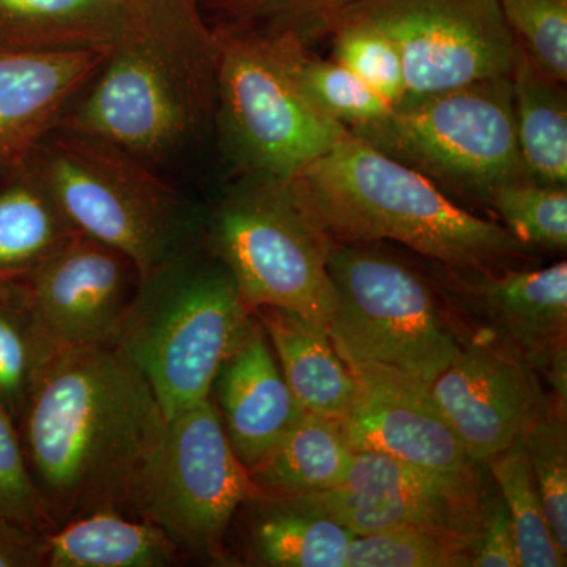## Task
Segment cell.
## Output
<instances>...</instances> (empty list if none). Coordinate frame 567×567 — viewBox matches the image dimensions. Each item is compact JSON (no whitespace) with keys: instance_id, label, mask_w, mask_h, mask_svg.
I'll use <instances>...</instances> for the list:
<instances>
[{"instance_id":"cell-29","label":"cell","mask_w":567,"mask_h":567,"mask_svg":"<svg viewBox=\"0 0 567 567\" xmlns=\"http://www.w3.org/2000/svg\"><path fill=\"white\" fill-rule=\"evenodd\" d=\"M491 207L524 246L565 251L567 246V188L518 178L494 194Z\"/></svg>"},{"instance_id":"cell-34","label":"cell","mask_w":567,"mask_h":567,"mask_svg":"<svg viewBox=\"0 0 567 567\" xmlns=\"http://www.w3.org/2000/svg\"><path fill=\"white\" fill-rule=\"evenodd\" d=\"M0 518L48 527L13 421L0 410Z\"/></svg>"},{"instance_id":"cell-6","label":"cell","mask_w":567,"mask_h":567,"mask_svg":"<svg viewBox=\"0 0 567 567\" xmlns=\"http://www.w3.org/2000/svg\"><path fill=\"white\" fill-rule=\"evenodd\" d=\"M215 39L216 121L246 173L290 181L349 134L301 89L286 32L230 29Z\"/></svg>"},{"instance_id":"cell-24","label":"cell","mask_w":567,"mask_h":567,"mask_svg":"<svg viewBox=\"0 0 567 567\" xmlns=\"http://www.w3.org/2000/svg\"><path fill=\"white\" fill-rule=\"evenodd\" d=\"M353 458L342 420L306 412L249 475L267 494L312 495L341 487Z\"/></svg>"},{"instance_id":"cell-15","label":"cell","mask_w":567,"mask_h":567,"mask_svg":"<svg viewBox=\"0 0 567 567\" xmlns=\"http://www.w3.org/2000/svg\"><path fill=\"white\" fill-rule=\"evenodd\" d=\"M354 394L342 424L354 453L385 454L445 475L481 477L429 383L380 368L353 369Z\"/></svg>"},{"instance_id":"cell-27","label":"cell","mask_w":567,"mask_h":567,"mask_svg":"<svg viewBox=\"0 0 567 567\" xmlns=\"http://www.w3.org/2000/svg\"><path fill=\"white\" fill-rule=\"evenodd\" d=\"M286 33L295 76L306 95L324 114L347 130H353L380 121L393 111V106L353 71L336 61L311 58L305 50L303 40Z\"/></svg>"},{"instance_id":"cell-25","label":"cell","mask_w":567,"mask_h":567,"mask_svg":"<svg viewBox=\"0 0 567 567\" xmlns=\"http://www.w3.org/2000/svg\"><path fill=\"white\" fill-rule=\"evenodd\" d=\"M518 152L529 181L567 186V100L563 82L517 47L509 74Z\"/></svg>"},{"instance_id":"cell-36","label":"cell","mask_w":567,"mask_h":567,"mask_svg":"<svg viewBox=\"0 0 567 567\" xmlns=\"http://www.w3.org/2000/svg\"><path fill=\"white\" fill-rule=\"evenodd\" d=\"M472 566H518L516 537H514L509 513L498 488L487 491L486 484L481 492L480 532H477Z\"/></svg>"},{"instance_id":"cell-30","label":"cell","mask_w":567,"mask_h":567,"mask_svg":"<svg viewBox=\"0 0 567 567\" xmlns=\"http://www.w3.org/2000/svg\"><path fill=\"white\" fill-rule=\"evenodd\" d=\"M525 453L555 540L567 554L566 404L550 401L524 435Z\"/></svg>"},{"instance_id":"cell-1","label":"cell","mask_w":567,"mask_h":567,"mask_svg":"<svg viewBox=\"0 0 567 567\" xmlns=\"http://www.w3.org/2000/svg\"><path fill=\"white\" fill-rule=\"evenodd\" d=\"M166 425L151 382L118 346L37 364L17 432L48 527L99 511L141 520Z\"/></svg>"},{"instance_id":"cell-17","label":"cell","mask_w":567,"mask_h":567,"mask_svg":"<svg viewBox=\"0 0 567 567\" xmlns=\"http://www.w3.org/2000/svg\"><path fill=\"white\" fill-rule=\"evenodd\" d=\"M110 48L0 50V166L25 158L61 123Z\"/></svg>"},{"instance_id":"cell-4","label":"cell","mask_w":567,"mask_h":567,"mask_svg":"<svg viewBox=\"0 0 567 567\" xmlns=\"http://www.w3.org/2000/svg\"><path fill=\"white\" fill-rule=\"evenodd\" d=\"M252 311L218 257L194 246L140 284L117 346L144 372L167 420L204 399Z\"/></svg>"},{"instance_id":"cell-14","label":"cell","mask_w":567,"mask_h":567,"mask_svg":"<svg viewBox=\"0 0 567 567\" xmlns=\"http://www.w3.org/2000/svg\"><path fill=\"white\" fill-rule=\"evenodd\" d=\"M429 386L477 465L488 464L527 434L548 404L535 369L494 330L462 346Z\"/></svg>"},{"instance_id":"cell-12","label":"cell","mask_w":567,"mask_h":567,"mask_svg":"<svg viewBox=\"0 0 567 567\" xmlns=\"http://www.w3.org/2000/svg\"><path fill=\"white\" fill-rule=\"evenodd\" d=\"M140 284L128 257L74 235L10 293L28 320L37 364L66 350L117 346Z\"/></svg>"},{"instance_id":"cell-19","label":"cell","mask_w":567,"mask_h":567,"mask_svg":"<svg viewBox=\"0 0 567 567\" xmlns=\"http://www.w3.org/2000/svg\"><path fill=\"white\" fill-rule=\"evenodd\" d=\"M76 234L29 155L0 166V297L17 290Z\"/></svg>"},{"instance_id":"cell-23","label":"cell","mask_w":567,"mask_h":567,"mask_svg":"<svg viewBox=\"0 0 567 567\" xmlns=\"http://www.w3.org/2000/svg\"><path fill=\"white\" fill-rule=\"evenodd\" d=\"M128 0H0V50L110 48Z\"/></svg>"},{"instance_id":"cell-10","label":"cell","mask_w":567,"mask_h":567,"mask_svg":"<svg viewBox=\"0 0 567 567\" xmlns=\"http://www.w3.org/2000/svg\"><path fill=\"white\" fill-rule=\"evenodd\" d=\"M264 491L234 453L212 398L169 417L141 506L186 561H226L235 514Z\"/></svg>"},{"instance_id":"cell-20","label":"cell","mask_w":567,"mask_h":567,"mask_svg":"<svg viewBox=\"0 0 567 567\" xmlns=\"http://www.w3.org/2000/svg\"><path fill=\"white\" fill-rule=\"evenodd\" d=\"M251 511L248 551L254 565L349 567L354 535L301 495L265 494Z\"/></svg>"},{"instance_id":"cell-35","label":"cell","mask_w":567,"mask_h":567,"mask_svg":"<svg viewBox=\"0 0 567 567\" xmlns=\"http://www.w3.org/2000/svg\"><path fill=\"white\" fill-rule=\"evenodd\" d=\"M358 0H233L238 13L264 22L265 29L289 32L305 40L311 33L331 29Z\"/></svg>"},{"instance_id":"cell-18","label":"cell","mask_w":567,"mask_h":567,"mask_svg":"<svg viewBox=\"0 0 567 567\" xmlns=\"http://www.w3.org/2000/svg\"><path fill=\"white\" fill-rule=\"evenodd\" d=\"M484 312L532 368L544 371L558 350L566 347L567 264L539 270L507 271L476 282Z\"/></svg>"},{"instance_id":"cell-8","label":"cell","mask_w":567,"mask_h":567,"mask_svg":"<svg viewBox=\"0 0 567 567\" xmlns=\"http://www.w3.org/2000/svg\"><path fill=\"white\" fill-rule=\"evenodd\" d=\"M333 244L286 183L264 175L248 174L230 188L208 223V249L251 311L282 309L324 328L336 308L328 274Z\"/></svg>"},{"instance_id":"cell-5","label":"cell","mask_w":567,"mask_h":567,"mask_svg":"<svg viewBox=\"0 0 567 567\" xmlns=\"http://www.w3.org/2000/svg\"><path fill=\"white\" fill-rule=\"evenodd\" d=\"M29 159L71 226L128 257L141 282L194 246L181 194L117 145L58 125Z\"/></svg>"},{"instance_id":"cell-16","label":"cell","mask_w":567,"mask_h":567,"mask_svg":"<svg viewBox=\"0 0 567 567\" xmlns=\"http://www.w3.org/2000/svg\"><path fill=\"white\" fill-rule=\"evenodd\" d=\"M234 453L246 470L260 464L306 415L287 385L262 323H251L216 375L212 393ZM212 395V394H210Z\"/></svg>"},{"instance_id":"cell-32","label":"cell","mask_w":567,"mask_h":567,"mask_svg":"<svg viewBox=\"0 0 567 567\" xmlns=\"http://www.w3.org/2000/svg\"><path fill=\"white\" fill-rule=\"evenodd\" d=\"M517 47L537 69L567 80V0H498Z\"/></svg>"},{"instance_id":"cell-26","label":"cell","mask_w":567,"mask_h":567,"mask_svg":"<svg viewBox=\"0 0 567 567\" xmlns=\"http://www.w3.org/2000/svg\"><path fill=\"white\" fill-rule=\"evenodd\" d=\"M487 465L491 466L496 488L513 522L518 566H566L567 554L555 540L535 477L529 470L524 436L492 458Z\"/></svg>"},{"instance_id":"cell-28","label":"cell","mask_w":567,"mask_h":567,"mask_svg":"<svg viewBox=\"0 0 567 567\" xmlns=\"http://www.w3.org/2000/svg\"><path fill=\"white\" fill-rule=\"evenodd\" d=\"M475 543L442 529L399 527L354 536L349 567H468Z\"/></svg>"},{"instance_id":"cell-3","label":"cell","mask_w":567,"mask_h":567,"mask_svg":"<svg viewBox=\"0 0 567 567\" xmlns=\"http://www.w3.org/2000/svg\"><path fill=\"white\" fill-rule=\"evenodd\" d=\"M284 183L334 244L391 240L453 268H484L525 252L505 226L466 212L423 174L350 132Z\"/></svg>"},{"instance_id":"cell-2","label":"cell","mask_w":567,"mask_h":567,"mask_svg":"<svg viewBox=\"0 0 567 567\" xmlns=\"http://www.w3.org/2000/svg\"><path fill=\"white\" fill-rule=\"evenodd\" d=\"M216 112L215 32L197 0H128L102 69L59 125L156 169L199 140Z\"/></svg>"},{"instance_id":"cell-33","label":"cell","mask_w":567,"mask_h":567,"mask_svg":"<svg viewBox=\"0 0 567 567\" xmlns=\"http://www.w3.org/2000/svg\"><path fill=\"white\" fill-rule=\"evenodd\" d=\"M35 350L24 312L11 295L0 298V410L17 427L28 401Z\"/></svg>"},{"instance_id":"cell-22","label":"cell","mask_w":567,"mask_h":567,"mask_svg":"<svg viewBox=\"0 0 567 567\" xmlns=\"http://www.w3.org/2000/svg\"><path fill=\"white\" fill-rule=\"evenodd\" d=\"M44 567H171L186 561L162 528L99 511L47 529Z\"/></svg>"},{"instance_id":"cell-7","label":"cell","mask_w":567,"mask_h":567,"mask_svg":"<svg viewBox=\"0 0 567 567\" xmlns=\"http://www.w3.org/2000/svg\"><path fill=\"white\" fill-rule=\"evenodd\" d=\"M349 132L466 199L491 204L506 183L527 177L509 76L409 100Z\"/></svg>"},{"instance_id":"cell-37","label":"cell","mask_w":567,"mask_h":567,"mask_svg":"<svg viewBox=\"0 0 567 567\" xmlns=\"http://www.w3.org/2000/svg\"><path fill=\"white\" fill-rule=\"evenodd\" d=\"M47 529L0 518V567H44Z\"/></svg>"},{"instance_id":"cell-38","label":"cell","mask_w":567,"mask_h":567,"mask_svg":"<svg viewBox=\"0 0 567 567\" xmlns=\"http://www.w3.org/2000/svg\"><path fill=\"white\" fill-rule=\"evenodd\" d=\"M197 2H199V0H197Z\"/></svg>"},{"instance_id":"cell-13","label":"cell","mask_w":567,"mask_h":567,"mask_svg":"<svg viewBox=\"0 0 567 567\" xmlns=\"http://www.w3.org/2000/svg\"><path fill=\"white\" fill-rule=\"evenodd\" d=\"M483 486V476L445 475L385 454L358 451L341 487L301 496L354 536L425 527L476 544Z\"/></svg>"},{"instance_id":"cell-9","label":"cell","mask_w":567,"mask_h":567,"mask_svg":"<svg viewBox=\"0 0 567 567\" xmlns=\"http://www.w3.org/2000/svg\"><path fill=\"white\" fill-rule=\"evenodd\" d=\"M328 274L336 290L328 336L350 371L388 369L432 383L461 352L431 287L405 264L333 244Z\"/></svg>"},{"instance_id":"cell-31","label":"cell","mask_w":567,"mask_h":567,"mask_svg":"<svg viewBox=\"0 0 567 567\" xmlns=\"http://www.w3.org/2000/svg\"><path fill=\"white\" fill-rule=\"evenodd\" d=\"M333 61L353 71L393 107L406 100L404 63L386 33L371 22L344 13L334 22Z\"/></svg>"},{"instance_id":"cell-11","label":"cell","mask_w":567,"mask_h":567,"mask_svg":"<svg viewBox=\"0 0 567 567\" xmlns=\"http://www.w3.org/2000/svg\"><path fill=\"white\" fill-rule=\"evenodd\" d=\"M346 13L393 41L404 63L405 102L513 70L517 43L498 0H358Z\"/></svg>"},{"instance_id":"cell-21","label":"cell","mask_w":567,"mask_h":567,"mask_svg":"<svg viewBox=\"0 0 567 567\" xmlns=\"http://www.w3.org/2000/svg\"><path fill=\"white\" fill-rule=\"evenodd\" d=\"M252 312L274 347L287 385L306 412L344 420L353 401L354 377L336 353L327 328L282 309Z\"/></svg>"}]
</instances>
